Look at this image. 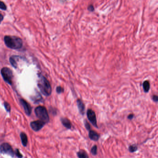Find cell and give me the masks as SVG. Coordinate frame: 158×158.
<instances>
[{"label":"cell","mask_w":158,"mask_h":158,"mask_svg":"<svg viewBox=\"0 0 158 158\" xmlns=\"http://www.w3.org/2000/svg\"><path fill=\"white\" fill-rule=\"evenodd\" d=\"M4 41L6 46L11 49L19 50L23 47L22 40L15 36L6 35L4 37Z\"/></svg>","instance_id":"1"},{"label":"cell","mask_w":158,"mask_h":158,"mask_svg":"<svg viewBox=\"0 0 158 158\" xmlns=\"http://www.w3.org/2000/svg\"><path fill=\"white\" fill-rule=\"evenodd\" d=\"M38 86L42 94L46 96L50 95L52 92L51 87L47 79L43 76H40L38 81Z\"/></svg>","instance_id":"2"},{"label":"cell","mask_w":158,"mask_h":158,"mask_svg":"<svg viewBox=\"0 0 158 158\" xmlns=\"http://www.w3.org/2000/svg\"><path fill=\"white\" fill-rule=\"evenodd\" d=\"M35 113L36 117L40 120L43 121L45 123L49 122V115L45 107L41 106H38L35 109Z\"/></svg>","instance_id":"3"},{"label":"cell","mask_w":158,"mask_h":158,"mask_svg":"<svg viewBox=\"0 0 158 158\" xmlns=\"http://www.w3.org/2000/svg\"><path fill=\"white\" fill-rule=\"evenodd\" d=\"M1 74L6 82L9 84H12L13 75L11 69L8 67H3L1 70Z\"/></svg>","instance_id":"4"},{"label":"cell","mask_w":158,"mask_h":158,"mask_svg":"<svg viewBox=\"0 0 158 158\" xmlns=\"http://www.w3.org/2000/svg\"><path fill=\"white\" fill-rule=\"evenodd\" d=\"M0 152L3 154H8L12 157H14L15 155V152H14L11 146L7 143H3L1 145Z\"/></svg>","instance_id":"5"},{"label":"cell","mask_w":158,"mask_h":158,"mask_svg":"<svg viewBox=\"0 0 158 158\" xmlns=\"http://www.w3.org/2000/svg\"><path fill=\"white\" fill-rule=\"evenodd\" d=\"M86 114L88 119L93 125V126L96 128H98V127L97 124V118H96L95 112L92 109H89L87 111Z\"/></svg>","instance_id":"6"},{"label":"cell","mask_w":158,"mask_h":158,"mask_svg":"<svg viewBox=\"0 0 158 158\" xmlns=\"http://www.w3.org/2000/svg\"><path fill=\"white\" fill-rule=\"evenodd\" d=\"M45 124V122H44L43 121L38 120L31 122L30 123V126L34 130L37 132L41 129Z\"/></svg>","instance_id":"7"},{"label":"cell","mask_w":158,"mask_h":158,"mask_svg":"<svg viewBox=\"0 0 158 158\" xmlns=\"http://www.w3.org/2000/svg\"><path fill=\"white\" fill-rule=\"evenodd\" d=\"M20 103L24 108L26 114L28 115H30L31 114L32 108L29 103L23 99H20Z\"/></svg>","instance_id":"8"},{"label":"cell","mask_w":158,"mask_h":158,"mask_svg":"<svg viewBox=\"0 0 158 158\" xmlns=\"http://www.w3.org/2000/svg\"><path fill=\"white\" fill-rule=\"evenodd\" d=\"M77 103L79 113L82 115H84L86 111V107L83 101L80 99H77Z\"/></svg>","instance_id":"9"},{"label":"cell","mask_w":158,"mask_h":158,"mask_svg":"<svg viewBox=\"0 0 158 158\" xmlns=\"http://www.w3.org/2000/svg\"><path fill=\"white\" fill-rule=\"evenodd\" d=\"M89 132V137L92 141H95V142H97L98 141V140L100 138V135L98 134V133L97 132H95V131L93 130H90Z\"/></svg>","instance_id":"10"},{"label":"cell","mask_w":158,"mask_h":158,"mask_svg":"<svg viewBox=\"0 0 158 158\" xmlns=\"http://www.w3.org/2000/svg\"><path fill=\"white\" fill-rule=\"evenodd\" d=\"M61 122L62 124L65 128L68 129H71L72 128V123L70 120L66 118H61Z\"/></svg>","instance_id":"11"},{"label":"cell","mask_w":158,"mask_h":158,"mask_svg":"<svg viewBox=\"0 0 158 158\" xmlns=\"http://www.w3.org/2000/svg\"><path fill=\"white\" fill-rule=\"evenodd\" d=\"M21 141H22V144L24 147H26L28 144V137L26 134L24 133H22L20 134Z\"/></svg>","instance_id":"12"},{"label":"cell","mask_w":158,"mask_h":158,"mask_svg":"<svg viewBox=\"0 0 158 158\" xmlns=\"http://www.w3.org/2000/svg\"><path fill=\"white\" fill-rule=\"evenodd\" d=\"M142 86L145 92L148 93L150 89V84L149 82L147 80L145 81L142 84Z\"/></svg>","instance_id":"13"},{"label":"cell","mask_w":158,"mask_h":158,"mask_svg":"<svg viewBox=\"0 0 158 158\" xmlns=\"http://www.w3.org/2000/svg\"><path fill=\"white\" fill-rule=\"evenodd\" d=\"M77 155L79 158H88L89 157L84 151L82 150L77 153Z\"/></svg>","instance_id":"14"},{"label":"cell","mask_w":158,"mask_h":158,"mask_svg":"<svg viewBox=\"0 0 158 158\" xmlns=\"http://www.w3.org/2000/svg\"><path fill=\"white\" fill-rule=\"evenodd\" d=\"M9 61H10V64L14 67V68H17V64L16 61L15 60V56L11 57L9 59Z\"/></svg>","instance_id":"15"},{"label":"cell","mask_w":158,"mask_h":158,"mask_svg":"<svg viewBox=\"0 0 158 158\" xmlns=\"http://www.w3.org/2000/svg\"><path fill=\"white\" fill-rule=\"evenodd\" d=\"M138 147L136 144L131 145L128 147V151L130 153H134L138 150Z\"/></svg>","instance_id":"16"},{"label":"cell","mask_w":158,"mask_h":158,"mask_svg":"<svg viewBox=\"0 0 158 158\" xmlns=\"http://www.w3.org/2000/svg\"><path fill=\"white\" fill-rule=\"evenodd\" d=\"M91 153L93 155L95 156L97 155V145H93L92 149H91Z\"/></svg>","instance_id":"17"},{"label":"cell","mask_w":158,"mask_h":158,"mask_svg":"<svg viewBox=\"0 0 158 158\" xmlns=\"http://www.w3.org/2000/svg\"><path fill=\"white\" fill-rule=\"evenodd\" d=\"M0 9L2 10H6L7 9V7L6 5L5 4V3L3 1H0Z\"/></svg>","instance_id":"18"},{"label":"cell","mask_w":158,"mask_h":158,"mask_svg":"<svg viewBox=\"0 0 158 158\" xmlns=\"http://www.w3.org/2000/svg\"><path fill=\"white\" fill-rule=\"evenodd\" d=\"M64 92V89L62 88V87L58 86L56 88V92L58 94H61V93H63Z\"/></svg>","instance_id":"19"},{"label":"cell","mask_w":158,"mask_h":158,"mask_svg":"<svg viewBox=\"0 0 158 158\" xmlns=\"http://www.w3.org/2000/svg\"><path fill=\"white\" fill-rule=\"evenodd\" d=\"M4 105L6 111L9 112H10V111H11V107H10V105L9 103H7V102H5Z\"/></svg>","instance_id":"20"},{"label":"cell","mask_w":158,"mask_h":158,"mask_svg":"<svg viewBox=\"0 0 158 158\" xmlns=\"http://www.w3.org/2000/svg\"><path fill=\"white\" fill-rule=\"evenodd\" d=\"M84 126H85L87 130L89 131L91 129V127H90V125L89 123H88V122H87V120H84Z\"/></svg>","instance_id":"21"},{"label":"cell","mask_w":158,"mask_h":158,"mask_svg":"<svg viewBox=\"0 0 158 158\" xmlns=\"http://www.w3.org/2000/svg\"><path fill=\"white\" fill-rule=\"evenodd\" d=\"M87 9H88L90 12H93L95 10V8H94V6L93 5H90L88 7V8H87Z\"/></svg>","instance_id":"22"},{"label":"cell","mask_w":158,"mask_h":158,"mask_svg":"<svg viewBox=\"0 0 158 158\" xmlns=\"http://www.w3.org/2000/svg\"><path fill=\"white\" fill-rule=\"evenodd\" d=\"M152 99L153 100V102L157 103L158 102V95H154L152 97Z\"/></svg>","instance_id":"23"},{"label":"cell","mask_w":158,"mask_h":158,"mask_svg":"<svg viewBox=\"0 0 158 158\" xmlns=\"http://www.w3.org/2000/svg\"><path fill=\"white\" fill-rule=\"evenodd\" d=\"M15 154L18 157H22V155L21 154V153H20L18 149H17L16 151H15Z\"/></svg>","instance_id":"24"},{"label":"cell","mask_w":158,"mask_h":158,"mask_svg":"<svg viewBox=\"0 0 158 158\" xmlns=\"http://www.w3.org/2000/svg\"><path fill=\"white\" fill-rule=\"evenodd\" d=\"M134 117V115L133 114H129L128 116V119L130 120L133 119Z\"/></svg>","instance_id":"25"},{"label":"cell","mask_w":158,"mask_h":158,"mask_svg":"<svg viewBox=\"0 0 158 158\" xmlns=\"http://www.w3.org/2000/svg\"><path fill=\"white\" fill-rule=\"evenodd\" d=\"M3 19H4L3 15L1 13H0V24H1V22L3 20Z\"/></svg>","instance_id":"26"},{"label":"cell","mask_w":158,"mask_h":158,"mask_svg":"<svg viewBox=\"0 0 158 158\" xmlns=\"http://www.w3.org/2000/svg\"><path fill=\"white\" fill-rule=\"evenodd\" d=\"M60 1H66V0H60Z\"/></svg>","instance_id":"27"}]
</instances>
